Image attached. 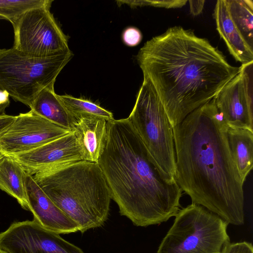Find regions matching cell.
<instances>
[{
    "label": "cell",
    "mask_w": 253,
    "mask_h": 253,
    "mask_svg": "<svg viewBox=\"0 0 253 253\" xmlns=\"http://www.w3.org/2000/svg\"><path fill=\"white\" fill-rule=\"evenodd\" d=\"M136 59L173 128L213 99L240 71L207 39L181 26L148 41Z\"/></svg>",
    "instance_id": "obj_1"
},
{
    "label": "cell",
    "mask_w": 253,
    "mask_h": 253,
    "mask_svg": "<svg viewBox=\"0 0 253 253\" xmlns=\"http://www.w3.org/2000/svg\"><path fill=\"white\" fill-rule=\"evenodd\" d=\"M214 99L173 127L175 179L192 203L235 225L244 223L243 184L229 149L228 128Z\"/></svg>",
    "instance_id": "obj_2"
},
{
    "label": "cell",
    "mask_w": 253,
    "mask_h": 253,
    "mask_svg": "<svg viewBox=\"0 0 253 253\" xmlns=\"http://www.w3.org/2000/svg\"><path fill=\"white\" fill-rule=\"evenodd\" d=\"M97 164L121 215L134 225L159 224L178 212L182 190L159 167L127 118L107 121Z\"/></svg>",
    "instance_id": "obj_3"
},
{
    "label": "cell",
    "mask_w": 253,
    "mask_h": 253,
    "mask_svg": "<svg viewBox=\"0 0 253 253\" xmlns=\"http://www.w3.org/2000/svg\"><path fill=\"white\" fill-rule=\"evenodd\" d=\"M37 184L81 233L102 226L112 199L99 165L84 160L42 170L32 175Z\"/></svg>",
    "instance_id": "obj_4"
},
{
    "label": "cell",
    "mask_w": 253,
    "mask_h": 253,
    "mask_svg": "<svg viewBox=\"0 0 253 253\" xmlns=\"http://www.w3.org/2000/svg\"><path fill=\"white\" fill-rule=\"evenodd\" d=\"M73 56L71 50L55 56L37 57L13 47L0 48V89L30 107L41 90L54 88L57 76Z\"/></svg>",
    "instance_id": "obj_5"
},
{
    "label": "cell",
    "mask_w": 253,
    "mask_h": 253,
    "mask_svg": "<svg viewBox=\"0 0 253 253\" xmlns=\"http://www.w3.org/2000/svg\"><path fill=\"white\" fill-rule=\"evenodd\" d=\"M175 216L157 253H220L230 242L228 223L202 206L192 203Z\"/></svg>",
    "instance_id": "obj_6"
},
{
    "label": "cell",
    "mask_w": 253,
    "mask_h": 253,
    "mask_svg": "<svg viewBox=\"0 0 253 253\" xmlns=\"http://www.w3.org/2000/svg\"><path fill=\"white\" fill-rule=\"evenodd\" d=\"M127 119L159 167L175 178L173 128L155 90L145 78Z\"/></svg>",
    "instance_id": "obj_7"
},
{
    "label": "cell",
    "mask_w": 253,
    "mask_h": 253,
    "mask_svg": "<svg viewBox=\"0 0 253 253\" xmlns=\"http://www.w3.org/2000/svg\"><path fill=\"white\" fill-rule=\"evenodd\" d=\"M12 26L13 47L27 55L44 57L70 51L68 38L50 12L49 7L31 9Z\"/></svg>",
    "instance_id": "obj_8"
},
{
    "label": "cell",
    "mask_w": 253,
    "mask_h": 253,
    "mask_svg": "<svg viewBox=\"0 0 253 253\" xmlns=\"http://www.w3.org/2000/svg\"><path fill=\"white\" fill-rule=\"evenodd\" d=\"M71 131L30 110L15 116L14 121L0 133V150L8 156L25 153Z\"/></svg>",
    "instance_id": "obj_9"
},
{
    "label": "cell",
    "mask_w": 253,
    "mask_h": 253,
    "mask_svg": "<svg viewBox=\"0 0 253 253\" xmlns=\"http://www.w3.org/2000/svg\"><path fill=\"white\" fill-rule=\"evenodd\" d=\"M253 62L242 64L239 72L214 97L216 107L227 126L253 130Z\"/></svg>",
    "instance_id": "obj_10"
},
{
    "label": "cell",
    "mask_w": 253,
    "mask_h": 253,
    "mask_svg": "<svg viewBox=\"0 0 253 253\" xmlns=\"http://www.w3.org/2000/svg\"><path fill=\"white\" fill-rule=\"evenodd\" d=\"M9 156L31 175L47 168L83 160L72 130L37 148Z\"/></svg>",
    "instance_id": "obj_11"
},
{
    "label": "cell",
    "mask_w": 253,
    "mask_h": 253,
    "mask_svg": "<svg viewBox=\"0 0 253 253\" xmlns=\"http://www.w3.org/2000/svg\"><path fill=\"white\" fill-rule=\"evenodd\" d=\"M26 187L29 211L32 212L34 221L44 229L58 234L79 231V225L54 204L32 176L27 173Z\"/></svg>",
    "instance_id": "obj_12"
},
{
    "label": "cell",
    "mask_w": 253,
    "mask_h": 253,
    "mask_svg": "<svg viewBox=\"0 0 253 253\" xmlns=\"http://www.w3.org/2000/svg\"><path fill=\"white\" fill-rule=\"evenodd\" d=\"M107 121L96 116H84L73 124L74 132L83 160L97 163L107 138Z\"/></svg>",
    "instance_id": "obj_13"
},
{
    "label": "cell",
    "mask_w": 253,
    "mask_h": 253,
    "mask_svg": "<svg viewBox=\"0 0 253 253\" xmlns=\"http://www.w3.org/2000/svg\"><path fill=\"white\" fill-rule=\"evenodd\" d=\"M216 29L236 61L246 64L253 62V48L246 42L231 20L224 0L216 1L214 10Z\"/></svg>",
    "instance_id": "obj_14"
},
{
    "label": "cell",
    "mask_w": 253,
    "mask_h": 253,
    "mask_svg": "<svg viewBox=\"0 0 253 253\" xmlns=\"http://www.w3.org/2000/svg\"><path fill=\"white\" fill-rule=\"evenodd\" d=\"M226 135L230 153L244 183L253 166V130L228 127Z\"/></svg>",
    "instance_id": "obj_15"
},
{
    "label": "cell",
    "mask_w": 253,
    "mask_h": 253,
    "mask_svg": "<svg viewBox=\"0 0 253 253\" xmlns=\"http://www.w3.org/2000/svg\"><path fill=\"white\" fill-rule=\"evenodd\" d=\"M23 167L9 156L0 159V189L14 198L26 210H29L26 177Z\"/></svg>",
    "instance_id": "obj_16"
},
{
    "label": "cell",
    "mask_w": 253,
    "mask_h": 253,
    "mask_svg": "<svg viewBox=\"0 0 253 253\" xmlns=\"http://www.w3.org/2000/svg\"><path fill=\"white\" fill-rule=\"evenodd\" d=\"M30 108L36 114L71 130L76 122L54 88H45L41 90L32 101Z\"/></svg>",
    "instance_id": "obj_17"
},
{
    "label": "cell",
    "mask_w": 253,
    "mask_h": 253,
    "mask_svg": "<svg viewBox=\"0 0 253 253\" xmlns=\"http://www.w3.org/2000/svg\"><path fill=\"white\" fill-rule=\"evenodd\" d=\"M234 24L247 44L253 48V1L224 0Z\"/></svg>",
    "instance_id": "obj_18"
},
{
    "label": "cell",
    "mask_w": 253,
    "mask_h": 253,
    "mask_svg": "<svg viewBox=\"0 0 253 253\" xmlns=\"http://www.w3.org/2000/svg\"><path fill=\"white\" fill-rule=\"evenodd\" d=\"M58 96L70 115L75 121L84 116L99 117L107 121L114 119L113 115L111 112L90 100L76 98L67 94Z\"/></svg>",
    "instance_id": "obj_19"
},
{
    "label": "cell",
    "mask_w": 253,
    "mask_h": 253,
    "mask_svg": "<svg viewBox=\"0 0 253 253\" xmlns=\"http://www.w3.org/2000/svg\"><path fill=\"white\" fill-rule=\"evenodd\" d=\"M52 0H0V18L13 25L26 11L33 8H50Z\"/></svg>",
    "instance_id": "obj_20"
},
{
    "label": "cell",
    "mask_w": 253,
    "mask_h": 253,
    "mask_svg": "<svg viewBox=\"0 0 253 253\" xmlns=\"http://www.w3.org/2000/svg\"><path fill=\"white\" fill-rule=\"evenodd\" d=\"M132 7L137 6H151L166 8H180L183 6L187 2L186 0H133L123 1Z\"/></svg>",
    "instance_id": "obj_21"
},
{
    "label": "cell",
    "mask_w": 253,
    "mask_h": 253,
    "mask_svg": "<svg viewBox=\"0 0 253 253\" xmlns=\"http://www.w3.org/2000/svg\"><path fill=\"white\" fill-rule=\"evenodd\" d=\"M124 44L130 47L139 44L142 39L141 31L135 27H128L123 31L122 35Z\"/></svg>",
    "instance_id": "obj_22"
},
{
    "label": "cell",
    "mask_w": 253,
    "mask_h": 253,
    "mask_svg": "<svg viewBox=\"0 0 253 253\" xmlns=\"http://www.w3.org/2000/svg\"><path fill=\"white\" fill-rule=\"evenodd\" d=\"M220 253H253L252 243L246 241L226 244Z\"/></svg>",
    "instance_id": "obj_23"
},
{
    "label": "cell",
    "mask_w": 253,
    "mask_h": 253,
    "mask_svg": "<svg viewBox=\"0 0 253 253\" xmlns=\"http://www.w3.org/2000/svg\"><path fill=\"white\" fill-rule=\"evenodd\" d=\"M188 2L189 3L190 12L193 15H198L202 12L205 2V0H190Z\"/></svg>",
    "instance_id": "obj_24"
},
{
    "label": "cell",
    "mask_w": 253,
    "mask_h": 253,
    "mask_svg": "<svg viewBox=\"0 0 253 253\" xmlns=\"http://www.w3.org/2000/svg\"><path fill=\"white\" fill-rule=\"evenodd\" d=\"M15 116L0 112V133L14 121Z\"/></svg>",
    "instance_id": "obj_25"
},
{
    "label": "cell",
    "mask_w": 253,
    "mask_h": 253,
    "mask_svg": "<svg viewBox=\"0 0 253 253\" xmlns=\"http://www.w3.org/2000/svg\"><path fill=\"white\" fill-rule=\"evenodd\" d=\"M4 155V154L0 150V159Z\"/></svg>",
    "instance_id": "obj_26"
},
{
    "label": "cell",
    "mask_w": 253,
    "mask_h": 253,
    "mask_svg": "<svg viewBox=\"0 0 253 253\" xmlns=\"http://www.w3.org/2000/svg\"><path fill=\"white\" fill-rule=\"evenodd\" d=\"M0 253H6V252H4V251H2V250H1L0 249Z\"/></svg>",
    "instance_id": "obj_27"
}]
</instances>
